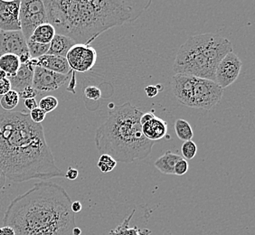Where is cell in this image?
Returning <instances> with one entry per match:
<instances>
[{"mask_svg":"<svg viewBox=\"0 0 255 235\" xmlns=\"http://www.w3.org/2000/svg\"><path fill=\"white\" fill-rule=\"evenodd\" d=\"M233 52L230 40L213 34H196L182 44L173 64L176 74L215 81L217 65Z\"/></svg>","mask_w":255,"mask_h":235,"instance_id":"5","label":"cell"},{"mask_svg":"<svg viewBox=\"0 0 255 235\" xmlns=\"http://www.w3.org/2000/svg\"><path fill=\"white\" fill-rule=\"evenodd\" d=\"M29 116L33 122L41 124V122L44 121L45 116H46V113L42 109L37 107V108L34 109L33 111L30 112Z\"/></svg>","mask_w":255,"mask_h":235,"instance_id":"30","label":"cell"},{"mask_svg":"<svg viewBox=\"0 0 255 235\" xmlns=\"http://www.w3.org/2000/svg\"><path fill=\"white\" fill-rule=\"evenodd\" d=\"M20 0H0V30L19 31Z\"/></svg>","mask_w":255,"mask_h":235,"instance_id":"13","label":"cell"},{"mask_svg":"<svg viewBox=\"0 0 255 235\" xmlns=\"http://www.w3.org/2000/svg\"><path fill=\"white\" fill-rule=\"evenodd\" d=\"M2 176H3V174H2V173H1V171H0V180H1V177H2Z\"/></svg>","mask_w":255,"mask_h":235,"instance_id":"41","label":"cell"},{"mask_svg":"<svg viewBox=\"0 0 255 235\" xmlns=\"http://www.w3.org/2000/svg\"><path fill=\"white\" fill-rule=\"evenodd\" d=\"M182 157L186 160H191L196 157L197 153V146L196 143L192 140L185 141L181 147Z\"/></svg>","mask_w":255,"mask_h":235,"instance_id":"27","label":"cell"},{"mask_svg":"<svg viewBox=\"0 0 255 235\" xmlns=\"http://www.w3.org/2000/svg\"><path fill=\"white\" fill-rule=\"evenodd\" d=\"M34 67L28 62L26 64H21L17 73L15 76L9 79L11 88L15 90L17 93L25 87L32 86L33 77H34Z\"/></svg>","mask_w":255,"mask_h":235,"instance_id":"16","label":"cell"},{"mask_svg":"<svg viewBox=\"0 0 255 235\" xmlns=\"http://www.w3.org/2000/svg\"><path fill=\"white\" fill-rule=\"evenodd\" d=\"M75 86H76V78H75V72L73 71L72 73V79L70 81L68 87H67V91L71 92V93H75Z\"/></svg>","mask_w":255,"mask_h":235,"instance_id":"37","label":"cell"},{"mask_svg":"<svg viewBox=\"0 0 255 235\" xmlns=\"http://www.w3.org/2000/svg\"><path fill=\"white\" fill-rule=\"evenodd\" d=\"M56 34V31L50 23L38 25L31 34L29 39L39 44H50Z\"/></svg>","mask_w":255,"mask_h":235,"instance_id":"20","label":"cell"},{"mask_svg":"<svg viewBox=\"0 0 255 235\" xmlns=\"http://www.w3.org/2000/svg\"><path fill=\"white\" fill-rule=\"evenodd\" d=\"M11 89L12 88H11L9 79L0 78V95L1 96H3L7 92H9Z\"/></svg>","mask_w":255,"mask_h":235,"instance_id":"32","label":"cell"},{"mask_svg":"<svg viewBox=\"0 0 255 235\" xmlns=\"http://www.w3.org/2000/svg\"><path fill=\"white\" fill-rule=\"evenodd\" d=\"M5 1H14V0H5Z\"/></svg>","mask_w":255,"mask_h":235,"instance_id":"42","label":"cell"},{"mask_svg":"<svg viewBox=\"0 0 255 235\" xmlns=\"http://www.w3.org/2000/svg\"><path fill=\"white\" fill-rule=\"evenodd\" d=\"M0 235H15V233L12 227L3 226V227H0Z\"/></svg>","mask_w":255,"mask_h":235,"instance_id":"36","label":"cell"},{"mask_svg":"<svg viewBox=\"0 0 255 235\" xmlns=\"http://www.w3.org/2000/svg\"><path fill=\"white\" fill-rule=\"evenodd\" d=\"M28 53L26 39L22 31L0 30V56L5 54H21Z\"/></svg>","mask_w":255,"mask_h":235,"instance_id":"12","label":"cell"},{"mask_svg":"<svg viewBox=\"0 0 255 235\" xmlns=\"http://www.w3.org/2000/svg\"><path fill=\"white\" fill-rule=\"evenodd\" d=\"M145 93L147 94V96L148 98H154V97L157 96L159 92H158V90H157L156 85H149V86H147V87L145 88Z\"/></svg>","mask_w":255,"mask_h":235,"instance_id":"34","label":"cell"},{"mask_svg":"<svg viewBox=\"0 0 255 235\" xmlns=\"http://www.w3.org/2000/svg\"><path fill=\"white\" fill-rule=\"evenodd\" d=\"M79 176V171L76 168H73V167H69L68 170L65 173L64 177L67 178L69 180H75L77 179Z\"/></svg>","mask_w":255,"mask_h":235,"instance_id":"33","label":"cell"},{"mask_svg":"<svg viewBox=\"0 0 255 235\" xmlns=\"http://www.w3.org/2000/svg\"><path fill=\"white\" fill-rule=\"evenodd\" d=\"M65 58L72 71L86 73L94 68L96 64L97 53L91 44L76 43L69 50Z\"/></svg>","mask_w":255,"mask_h":235,"instance_id":"8","label":"cell"},{"mask_svg":"<svg viewBox=\"0 0 255 235\" xmlns=\"http://www.w3.org/2000/svg\"><path fill=\"white\" fill-rule=\"evenodd\" d=\"M70 75L57 74L47 69L35 66L34 69L33 84L34 87L38 93L54 92L68 82Z\"/></svg>","mask_w":255,"mask_h":235,"instance_id":"10","label":"cell"},{"mask_svg":"<svg viewBox=\"0 0 255 235\" xmlns=\"http://www.w3.org/2000/svg\"><path fill=\"white\" fill-rule=\"evenodd\" d=\"M57 34L91 44L100 34L137 19L151 0H43Z\"/></svg>","mask_w":255,"mask_h":235,"instance_id":"2","label":"cell"},{"mask_svg":"<svg viewBox=\"0 0 255 235\" xmlns=\"http://www.w3.org/2000/svg\"><path fill=\"white\" fill-rule=\"evenodd\" d=\"M71 208H72V211L74 212V214H77V213L82 211V209H83V206H82L81 202L74 201L72 203V206H71Z\"/></svg>","mask_w":255,"mask_h":235,"instance_id":"38","label":"cell"},{"mask_svg":"<svg viewBox=\"0 0 255 235\" xmlns=\"http://www.w3.org/2000/svg\"><path fill=\"white\" fill-rule=\"evenodd\" d=\"M36 66H40L53 71L54 73L64 75L72 74L73 73L65 57L52 54H44L39 58L36 59Z\"/></svg>","mask_w":255,"mask_h":235,"instance_id":"15","label":"cell"},{"mask_svg":"<svg viewBox=\"0 0 255 235\" xmlns=\"http://www.w3.org/2000/svg\"><path fill=\"white\" fill-rule=\"evenodd\" d=\"M85 98L91 100V101H98L102 97V91L94 85H90L84 89V92Z\"/></svg>","mask_w":255,"mask_h":235,"instance_id":"28","label":"cell"},{"mask_svg":"<svg viewBox=\"0 0 255 235\" xmlns=\"http://www.w3.org/2000/svg\"><path fill=\"white\" fill-rule=\"evenodd\" d=\"M72 203L64 187L39 182L10 203L2 223L15 235H73L76 226Z\"/></svg>","mask_w":255,"mask_h":235,"instance_id":"3","label":"cell"},{"mask_svg":"<svg viewBox=\"0 0 255 235\" xmlns=\"http://www.w3.org/2000/svg\"><path fill=\"white\" fill-rule=\"evenodd\" d=\"M19 101L18 93L15 90L11 89L9 92H7L2 96V98L0 100V105L5 112H12L17 106Z\"/></svg>","mask_w":255,"mask_h":235,"instance_id":"23","label":"cell"},{"mask_svg":"<svg viewBox=\"0 0 255 235\" xmlns=\"http://www.w3.org/2000/svg\"><path fill=\"white\" fill-rule=\"evenodd\" d=\"M117 163L118 162L116 161L113 157L106 154H103L99 158L97 167L103 173H109L113 171V169L117 167Z\"/></svg>","mask_w":255,"mask_h":235,"instance_id":"25","label":"cell"},{"mask_svg":"<svg viewBox=\"0 0 255 235\" xmlns=\"http://www.w3.org/2000/svg\"><path fill=\"white\" fill-rule=\"evenodd\" d=\"M181 157L182 156H179L178 154L171 151H167L165 154H163L161 157L157 158L156 162L154 163V166L157 170H159L163 174L174 175L175 165Z\"/></svg>","mask_w":255,"mask_h":235,"instance_id":"18","label":"cell"},{"mask_svg":"<svg viewBox=\"0 0 255 235\" xmlns=\"http://www.w3.org/2000/svg\"><path fill=\"white\" fill-rule=\"evenodd\" d=\"M175 131L178 138L182 141L192 140L194 137V132L191 125L186 119L177 118L175 122Z\"/></svg>","mask_w":255,"mask_h":235,"instance_id":"22","label":"cell"},{"mask_svg":"<svg viewBox=\"0 0 255 235\" xmlns=\"http://www.w3.org/2000/svg\"><path fill=\"white\" fill-rule=\"evenodd\" d=\"M0 78H6V74L2 70H0Z\"/></svg>","mask_w":255,"mask_h":235,"instance_id":"40","label":"cell"},{"mask_svg":"<svg viewBox=\"0 0 255 235\" xmlns=\"http://www.w3.org/2000/svg\"><path fill=\"white\" fill-rule=\"evenodd\" d=\"M59 102L57 98H55L54 96H45L44 98L40 100L39 103H38V107L42 109L45 113H52L55 109L58 107Z\"/></svg>","mask_w":255,"mask_h":235,"instance_id":"26","label":"cell"},{"mask_svg":"<svg viewBox=\"0 0 255 235\" xmlns=\"http://www.w3.org/2000/svg\"><path fill=\"white\" fill-rule=\"evenodd\" d=\"M195 76L176 74L171 80L172 92L179 103L187 107L191 106L192 90Z\"/></svg>","mask_w":255,"mask_h":235,"instance_id":"14","label":"cell"},{"mask_svg":"<svg viewBox=\"0 0 255 235\" xmlns=\"http://www.w3.org/2000/svg\"><path fill=\"white\" fill-rule=\"evenodd\" d=\"M0 171L15 183L65 175L55 164L43 125L24 112L0 114Z\"/></svg>","mask_w":255,"mask_h":235,"instance_id":"1","label":"cell"},{"mask_svg":"<svg viewBox=\"0 0 255 235\" xmlns=\"http://www.w3.org/2000/svg\"><path fill=\"white\" fill-rule=\"evenodd\" d=\"M25 106L26 107V109H28L30 112H31L34 109L38 107V103L36 102L35 98L26 99V100H25Z\"/></svg>","mask_w":255,"mask_h":235,"instance_id":"35","label":"cell"},{"mask_svg":"<svg viewBox=\"0 0 255 235\" xmlns=\"http://www.w3.org/2000/svg\"><path fill=\"white\" fill-rule=\"evenodd\" d=\"M223 89L215 81L195 77L190 108L210 111L220 103Z\"/></svg>","mask_w":255,"mask_h":235,"instance_id":"6","label":"cell"},{"mask_svg":"<svg viewBox=\"0 0 255 235\" xmlns=\"http://www.w3.org/2000/svg\"><path fill=\"white\" fill-rule=\"evenodd\" d=\"M188 168H189V166H188L187 160L181 157V158L176 163V165H175L174 175H177V176H184V175L188 171Z\"/></svg>","mask_w":255,"mask_h":235,"instance_id":"29","label":"cell"},{"mask_svg":"<svg viewBox=\"0 0 255 235\" xmlns=\"http://www.w3.org/2000/svg\"><path fill=\"white\" fill-rule=\"evenodd\" d=\"M38 92L33 87V86H28V87H25V89L21 90L20 92H18L19 94L20 99H30V98H35L37 95H38Z\"/></svg>","mask_w":255,"mask_h":235,"instance_id":"31","label":"cell"},{"mask_svg":"<svg viewBox=\"0 0 255 235\" xmlns=\"http://www.w3.org/2000/svg\"><path fill=\"white\" fill-rule=\"evenodd\" d=\"M142 114V111L130 103L111 111L106 121L95 133L99 153L127 164L148 157L155 142L143 135L140 124Z\"/></svg>","mask_w":255,"mask_h":235,"instance_id":"4","label":"cell"},{"mask_svg":"<svg viewBox=\"0 0 255 235\" xmlns=\"http://www.w3.org/2000/svg\"><path fill=\"white\" fill-rule=\"evenodd\" d=\"M21 63L15 54H5L0 56V70L6 74V78L15 76L19 69Z\"/></svg>","mask_w":255,"mask_h":235,"instance_id":"21","label":"cell"},{"mask_svg":"<svg viewBox=\"0 0 255 235\" xmlns=\"http://www.w3.org/2000/svg\"><path fill=\"white\" fill-rule=\"evenodd\" d=\"M140 124L143 135L150 141L156 142L164 137L170 138L169 136H167V123L164 119L157 117L154 111L143 113L140 117Z\"/></svg>","mask_w":255,"mask_h":235,"instance_id":"11","label":"cell"},{"mask_svg":"<svg viewBox=\"0 0 255 235\" xmlns=\"http://www.w3.org/2000/svg\"><path fill=\"white\" fill-rule=\"evenodd\" d=\"M82 235V230L78 228V227H74V230H73V235Z\"/></svg>","mask_w":255,"mask_h":235,"instance_id":"39","label":"cell"},{"mask_svg":"<svg viewBox=\"0 0 255 235\" xmlns=\"http://www.w3.org/2000/svg\"><path fill=\"white\" fill-rule=\"evenodd\" d=\"M242 61L237 54L231 52L222 59L217 65L215 74V82L223 90L236 82L240 75Z\"/></svg>","mask_w":255,"mask_h":235,"instance_id":"9","label":"cell"},{"mask_svg":"<svg viewBox=\"0 0 255 235\" xmlns=\"http://www.w3.org/2000/svg\"><path fill=\"white\" fill-rule=\"evenodd\" d=\"M135 210L132 211V214H130L123 220V223L117 226L114 230H112L109 233V235H150L151 231L148 229H140L137 226L130 227L129 223L132 218Z\"/></svg>","mask_w":255,"mask_h":235,"instance_id":"19","label":"cell"},{"mask_svg":"<svg viewBox=\"0 0 255 235\" xmlns=\"http://www.w3.org/2000/svg\"><path fill=\"white\" fill-rule=\"evenodd\" d=\"M19 21L21 31L27 41L38 25L48 23L44 1L20 0Z\"/></svg>","mask_w":255,"mask_h":235,"instance_id":"7","label":"cell"},{"mask_svg":"<svg viewBox=\"0 0 255 235\" xmlns=\"http://www.w3.org/2000/svg\"><path fill=\"white\" fill-rule=\"evenodd\" d=\"M27 48L30 56L32 59H37L47 54L49 50L50 44H39L32 40H27Z\"/></svg>","mask_w":255,"mask_h":235,"instance_id":"24","label":"cell"},{"mask_svg":"<svg viewBox=\"0 0 255 235\" xmlns=\"http://www.w3.org/2000/svg\"><path fill=\"white\" fill-rule=\"evenodd\" d=\"M76 42L72 38L64 34L56 33L50 43L49 50L47 52V54L65 57L69 50L71 49L72 46H74Z\"/></svg>","mask_w":255,"mask_h":235,"instance_id":"17","label":"cell"}]
</instances>
